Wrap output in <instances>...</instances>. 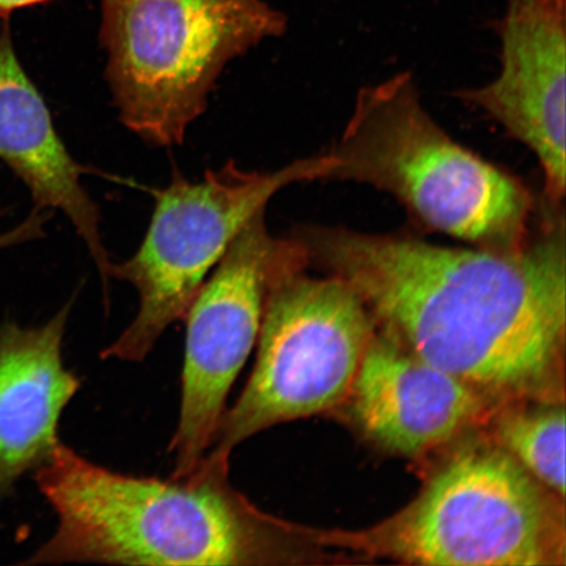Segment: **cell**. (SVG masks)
Masks as SVG:
<instances>
[{
	"mask_svg": "<svg viewBox=\"0 0 566 566\" xmlns=\"http://www.w3.org/2000/svg\"><path fill=\"white\" fill-rule=\"evenodd\" d=\"M310 266L356 290L377 328L495 405L565 399L566 229L543 200L516 252L446 247L409 233L302 224Z\"/></svg>",
	"mask_w": 566,
	"mask_h": 566,
	"instance_id": "1",
	"label": "cell"
},
{
	"mask_svg": "<svg viewBox=\"0 0 566 566\" xmlns=\"http://www.w3.org/2000/svg\"><path fill=\"white\" fill-rule=\"evenodd\" d=\"M230 458L188 476L123 475L59 443L35 481L59 518L25 565L292 566L339 563L316 528L261 511L230 481Z\"/></svg>",
	"mask_w": 566,
	"mask_h": 566,
	"instance_id": "2",
	"label": "cell"
},
{
	"mask_svg": "<svg viewBox=\"0 0 566 566\" xmlns=\"http://www.w3.org/2000/svg\"><path fill=\"white\" fill-rule=\"evenodd\" d=\"M327 154L336 160L327 180L381 190L417 228L472 247L521 251L539 222L542 198L450 137L424 109L408 71L358 91Z\"/></svg>",
	"mask_w": 566,
	"mask_h": 566,
	"instance_id": "3",
	"label": "cell"
},
{
	"mask_svg": "<svg viewBox=\"0 0 566 566\" xmlns=\"http://www.w3.org/2000/svg\"><path fill=\"white\" fill-rule=\"evenodd\" d=\"M484 430V428H483ZM470 431L408 505L377 525L316 528L325 548L364 562L427 566H565V499L490 436Z\"/></svg>",
	"mask_w": 566,
	"mask_h": 566,
	"instance_id": "4",
	"label": "cell"
},
{
	"mask_svg": "<svg viewBox=\"0 0 566 566\" xmlns=\"http://www.w3.org/2000/svg\"><path fill=\"white\" fill-rule=\"evenodd\" d=\"M286 24L264 0H103L105 80L119 119L148 145H181L224 67Z\"/></svg>",
	"mask_w": 566,
	"mask_h": 566,
	"instance_id": "5",
	"label": "cell"
},
{
	"mask_svg": "<svg viewBox=\"0 0 566 566\" xmlns=\"http://www.w3.org/2000/svg\"><path fill=\"white\" fill-rule=\"evenodd\" d=\"M335 163L324 153L261 172L229 160L198 181L175 171L168 186L155 192L151 221L137 252L111 264L108 277L136 287L139 308L102 358L144 360L163 332L184 321L209 273L272 198L293 184L327 181Z\"/></svg>",
	"mask_w": 566,
	"mask_h": 566,
	"instance_id": "6",
	"label": "cell"
},
{
	"mask_svg": "<svg viewBox=\"0 0 566 566\" xmlns=\"http://www.w3.org/2000/svg\"><path fill=\"white\" fill-rule=\"evenodd\" d=\"M307 268L285 269L269 290L256 363L207 457L230 458L261 431L344 405L377 323L349 283Z\"/></svg>",
	"mask_w": 566,
	"mask_h": 566,
	"instance_id": "7",
	"label": "cell"
},
{
	"mask_svg": "<svg viewBox=\"0 0 566 566\" xmlns=\"http://www.w3.org/2000/svg\"><path fill=\"white\" fill-rule=\"evenodd\" d=\"M303 263L308 260L298 240L273 237L260 211L198 290L184 316L180 417L168 449L172 476L190 475L208 455L230 389L258 344L269 290L285 269Z\"/></svg>",
	"mask_w": 566,
	"mask_h": 566,
	"instance_id": "8",
	"label": "cell"
},
{
	"mask_svg": "<svg viewBox=\"0 0 566 566\" xmlns=\"http://www.w3.org/2000/svg\"><path fill=\"white\" fill-rule=\"evenodd\" d=\"M497 407L377 328L338 409L375 449L422 459L484 428Z\"/></svg>",
	"mask_w": 566,
	"mask_h": 566,
	"instance_id": "9",
	"label": "cell"
},
{
	"mask_svg": "<svg viewBox=\"0 0 566 566\" xmlns=\"http://www.w3.org/2000/svg\"><path fill=\"white\" fill-rule=\"evenodd\" d=\"M501 70L485 86L455 92L530 148L543 198L565 200V0H509L500 24Z\"/></svg>",
	"mask_w": 566,
	"mask_h": 566,
	"instance_id": "10",
	"label": "cell"
},
{
	"mask_svg": "<svg viewBox=\"0 0 566 566\" xmlns=\"http://www.w3.org/2000/svg\"><path fill=\"white\" fill-rule=\"evenodd\" d=\"M71 306L42 327H0V501L52 457L63 410L80 391L62 359Z\"/></svg>",
	"mask_w": 566,
	"mask_h": 566,
	"instance_id": "11",
	"label": "cell"
},
{
	"mask_svg": "<svg viewBox=\"0 0 566 566\" xmlns=\"http://www.w3.org/2000/svg\"><path fill=\"white\" fill-rule=\"evenodd\" d=\"M0 160L30 189L34 209L59 210L86 243L103 282L112 261L97 205L84 188L87 168L56 133L51 111L21 66L9 30L0 31Z\"/></svg>",
	"mask_w": 566,
	"mask_h": 566,
	"instance_id": "12",
	"label": "cell"
},
{
	"mask_svg": "<svg viewBox=\"0 0 566 566\" xmlns=\"http://www.w3.org/2000/svg\"><path fill=\"white\" fill-rule=\"evenodd\" d=\"M484 430L539 483L565 499V400L504 402Z\"/></svg>",
	"mask_w": 566,
	"mask_h": 566,
	"instance_id": "13",
	"label": "cell"
},
{
	"mask_svg": "<svg viewBox=\"0 0 566 566\" xmlns=\"http://www.w3.org/2000/svg\"><path fill=\"white\" fill-rule=\"evenodd\" d=\"M49 217H51V212L34 209L32 214L18 228L0 233V250L40 238Z\"/></svg>",
	"mask_w": 566,
	"mask_h": 566,
	"instance_id": "14",
	"label": "cell"
},
{
	"mask_svg": "<svg viewBox=\"0 0 566 566\" xmlns=\"http://www.w3.org/2000/svg\"><path fill=\"white\" fill-rule=\"evenodd\" d=\"M44 2H48V0H0V17L7 15V13L19 9H23V7Z\"/></svg>",
	"mask_w": 566,
	"mask_h": 566,
	"instance_id": "15",
	"label": "cell"
}]
</instances>
